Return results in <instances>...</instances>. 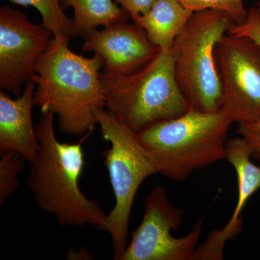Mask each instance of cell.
<instances>
[{
	"mask_svg": "<svg viewBox=\"0 0 260 260\" xmlns=\"http://www.w3.org/2000/svg\"><path fill=\"white\" fill-rule=\"evenodd\" d=\"M54 114L42 113L36 127L39 149L32 162L27 186L39 208L55 215L60 225H90L104 231L107 214L80 189L85 153L81 143H61L54 130Z\"/></svg>",
	"mask_w": 260,
	"mask_h": 260,
	"instance_id": "2",
	"label": "cell"
},
{
	"mask_svg": "<svg viewBox=\"0 0 260 260\" xmlns=\"http://www.w3.org/2000/svg\"><path fill=\"white\" fill-rule=\"evenodd\" d=\"M223 103L232 122L260 120V46L246 37L225 34L215 48Z\"/></svg>",
	"mask_w": 260,
	"mask_h": 260,
	"instance_id": "7",
	"label": "cell"
},
{
	"mask_svg": "<svg viewBox=\"0 0 260 260\" xmlns=\"http://www.w3.org/2000/svg\"><path fill=\"white\" fill-rule=\"evenodd\" d=\"M22 6H32L42 15V25L57 43H69L73 19L64 13L61 0H9Z\"/></svg>",
	"mask_w": 260,
	"mask_h": 260,
	"instance_id": "15",
	"label": "cell"
},
{
	"mask_svg": "<svg viewBox=\"0 0 260 260\" xmlns=\"http://www.w3.org/2000/svg\"><path fill=\"white\" fill-rule=\"evenodd\" d=\"M93 256L85 247H81L79 250L70 249L67 251L66 259L73 260H89L93 259Z\"/></svg>",
	"mask_w": 260,
	"mask_h": 260,
	"instance_id": "21",
	"label": "cell"
},
{
	"mask_svg": "<svg viewBox=\"0 0 260 260\" xmlns=\"http://www.w3.org/2000/svg\"><path fill=\"white\" fill-rule=\"evenodd\" d=\"M182 213L169 201L166 189L156 186L147 196L143 220L119 260H193L203 220L188 235L174 238L171 232L179 230Z\"/></svg>",
	"mask_w": 260,
	"mask_h": 260,
	"instance_id": "8",
	"label": "cell"
},
{
	"mask_svg": "<svg viewBox=\"0 0 260 260\" xmlns=\"http://www.w3.org/2000/svg\"><path fill=\"white\" fill-rule=\"evenodd\" d=\"M183 6L194 12L213 10L226 13L234 24L244 23L248 14L244 0H179Z\"/></svg>",
	"mask_w": 260,
	"mask_h": 260,
	"instance_id": "17",
	"label": "cell"
},
{
	"mask_svg": "<svg viewBox=\"0 0 260 260\" xmlns=\"http://www.w3.org/2000/svg\"><path fill=\"white\" fill-rule=\"evenodd\" d=\"M53 34L28 20L20 10L0 9V87L18 97L35 74L39 59L47 50Z\"/></svg>",
	"mask_w": 260,
	"mask_h": 260,
	"instance_id": "9",
	"label": "cell"
},
{
	"mask_svg": "<svg viewBox=\"0 0 260 260\" xmlns=\"http://www.w3.org/2000/svg\"><path fill=\"white\" fill-rule=\"evenodd\" d=\"M238 133L249 145L252 152V158L260 161V120L239 124Z\"/></svg>",
	"mask_w": 260,
	"mask_h": 260,
	"instance_id": "19",
	"label": "cell"
},
{
	"mask_svg": "<svg viewBox=\"0 0 260 260\" xmlns=\"http://www.w3.org/2000/svg\"><path fill=\"white\" fill-rule=\"evenodd\" d=\"M172 51H162L129 74L102 71L101 82L107 111L135 133L190 109L178 87Z\"/></svg>",
	"mask_w": 260,
	"mask_h": 260,
	"instance_id": "4",
	"label": "cell"
},
{
	"mask_svg": "<svg viewBox=\"0 0 260 260\" xmlns=\"http://www.w3.org/2000/svg\"><path fill=\"white\" fill-rule=\"evenodd\" d=\"M228 32L238 37L248 38L260 46V15L257 8L251 7L248 10L244 23L233 24Z\"/></svg>",
	"mask_w": 260,
	"mask_h": 260,
	"instance_id": "18",
	"label": "cell"
},
{
	"mask_svg": "<svg viewBox=\"0 0 260 260\" xmlns=\"http://www.w3.org/2000/svg\"><path fill=\"white\" fill-rule=\"evenodd\" d=\"M233 24L223 12H194L174 41L171 49L174 77L190 109L202 112L222 110L223 92L215 48Z\"/></svg>",
	"mask_w": 260,
	"mask_h": 260,
	"instance_id": "5",
	"label": "cell"
},
{
	"mask_svg": "<svg viewBox=\"0 0 260 260\" xmlns=\"http://www.w3.org/2000/svg\"><path fill=\"white\" fill-rule=\"evenodd\" d=\"M130 15V18L146 13L157 0H114Z\"/></svg>",
	"mask_w": 260,
	"mask_h": 260,
	"instance_id": "20",
	"label": "cell"
},
{
	"mask_svg": "<svg viewBox=\"0 0 260 260\" xmlns=\"http://www.w3.org/2000/svg\"><path fill=\"white\" fill-rule=\"evenodd\" d=\"M63 8H72L74 17L71 37L85 39L98 27L127 21L130 15L113 0H61Z\"/></svg>",
	"mask_w": 260,
	"mask_h": 260,
	"instance_id": "14",
	"label": "cell"
},
{
	"mask_svg": "<svg viewBox=\"0 0 260 260\" xmlns=\"http://www.w3.org/2000/svg\"><path fill=\"white\" fill-rule=\"evenodd\" d=\"M95 119L102 139L110 143L103 155L116 203L107 214L104 231L112 238L113 259L119 260L127 246L130 215L135 195L147 178L158 173L136 133L122 121L104 109L98 111Z\"/></svg>",
	"mask_w": 260,
	"mask_h": 260,
	"instance_id": "6",
	"label": "cell"
},
{
	"mask_svg": "<svg viewBox=\"0 0 260 260\" xmlns=\"http://www.w3.org/2000/svg\"><path fill=\"white\" fill-rule=\"evenodd\" d=\"M252 152L242 137L228 140L226 160L237 173L238 198L232 218L222 229H215L203 244L195 250L193 260H221L228 240L234 239L241 232L244 206L249 198L260 189V166L251 161Z\"/></svg>",
	"mask_w": 260,
	"mask_h": 260,
	"instance_id": "11",
	"label": "cell"
},
{
	"mask_svg": "<svg viewBox=\"0 0 260 260\" xmlns=\"http://www.w3.org/2000/svg\"><path fill=\"white\" fill-rule=\"evenodd\" d=\"M193 13L179 0H157L146 13L131 19L160 51H167L172 49L176 38Z\"/></svg>",
	"mask_w": 260,
	"mask_h": 260,
	"instance_id": "13",
	"label": "cell"
},
{
	"mask_svg": "<svg viewBox=\"0 0 260 260\" xmlns=\"http://www.w3.org/2000/svg\"><path fill=\"white\" fill-rule=\"evenodd\" d=\"M256 8H257L258 11H259V15H260V3H258L257 6H256Z\"/></svg>",
	"mask_w": 260,
	"mask_h": 260,
	"instance_id": "22",
	"label": "cell"
},
{
	"mask_svg": "<svg viewBox=\"0 0 260 260\" xmlns=\"http://www.w3.org/2000/svg\"><path fill=\"white\" fill-rule=\"evenodd\" d=\"M36 86L35 82L30 80L15 99L0 92V153L15 152L30 164L39 149L32 117Z\"/></svg>",
	"mask_w": 260,
	"mask_h": 260,
	"instance_id": "12",
	"label": "cell"
},
{
	"mask_svg": "<svg viewBox=\"0 0 260 260\" xmlns=\"http://www.w3.org/2000/svg\"><path fill=\"white\" fill-rule=\"evenodd\" d=\"M232 121L223 110L189 109L179 117L159 121L137 133L158 174L185 181L195 170L226 159Z\"/></svg>",
	"mask_w": 260,
	"mask_h": 260,
	"instance_id": "3",
	"label": "cell"
},
{
	"mask_svg": "<svg viewBox=\"0 0 260 260\" xmlns=\"http://www.w3.org/2000/svg\"><path fill=\"white\" fill-rule=\"evenodd\" d=\"M160 51L141 27L127 21L107 25L102 30L94 29L83 45V52L102 56L103 71L115 74H129L142 69Z\"/></svg>",
	"mask_w": 260,
	"mask_h": 260,
	"instance_id": "10",
	"label": "cell"
},
{
	"mask_svg": "<svg viewBox=\"0 0 260 260\" xmlns=\"http://www.w3.org/2000/svg\"><path fill=\"white\" fill-rule=\"evenodd\" d=\"M25 161L15 152L0 153V207L18 189V176L24 171Z\"/></svg>",
	"mask_w": 260,
	"mask_h": 260,
	"instance_id": "16",
	"label": "cell"
},
{
	"mask_svg": "<svg viewBox=\"0 0 260 260\" xmlns=\"http://www.w3.org/2000/svg\"><path fill=\"white\" fill-rule=\"evenodd\" d=\"M102 56L85 57L70 50L69 43L52 39L38 61L32 79L34 104L42 113L58 116L61 133L83 136L97 124L95 114L106 107L101 73Z\"/></svg>",
	"mask_w": 260,
	"mask_h": 260,
	"instance_id": "1",
	"label": "cell"
}]
</instances>
